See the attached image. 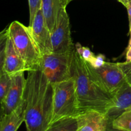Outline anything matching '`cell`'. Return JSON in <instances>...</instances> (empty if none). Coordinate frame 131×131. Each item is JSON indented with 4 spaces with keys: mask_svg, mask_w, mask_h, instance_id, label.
<instances>
[{
    "mask_svg": "<svg viewBox=\"0 0 131 131\" xmlns=\"http://www.w3.org/2000/svg\"><path fill=\"white\" fill-rule=\"evenodd\" d=\"M12 77L5 72V70L0 73V104L2 103L11 84Z\"/></svg>",
    "mask_w": 131,
    "mask_h": 131,
    "instance_id": "17",
    "label": "cell"
},
{
    "mask_svg": "<svg viewBox=\"0 0 131 131\" xmlns=\"http://www.w3.org/2000/svg\"><path fill=\"white\" fill-rule=\"evenodd\" d=\"M117 1H118V2L121 3L122 4V5H124V6H125V7H126V6H127V4H126V3H125V1H124V0H117Z\"/></svg>",
    "mask_w": 131,
    "mask_h": 131,
    "instance_id": "29",
    "label": "cell"
},
{
    "mask_svg": "<svg viewBox=\"0 0 131 131\" xmlns=\"http://www.w3.org/2000/svg\"><path fill=\"white\" fill-rule=\"evenodd\" d=\"M29 9V23L30 25L34 19L35 16L37 12L41 9L42 0H28Z\"/></svg>",
    "mask_w": 131,
    "mask_h": 131,
    "instance_id": "19",
    "label": "cell"
},
{
    "mask_svg": "<svg viewBox=\"0 0 131 131\" xmlns=\"http://www.w3.org/2000/svg\"><path fill=\"white\" fill-rule=\"evenodd\" d=\"M127 10L128 13V17H129V25L131 24V1H129L127 5Z\"/></svg>",
    "mask_w": 131,
    "mask_h": 131,
    "instance_id": "23",
    "label": "cell"
},
{
    "mask_svg": "<svg viewBox=\"0 0 131 131\" xmlns=\"http://www.w3.org/2000/svg\"><path fill=\"white\" fill-rule=\"evenodd\" d=\"M75 118L78 131H105L112 123L107 115L94 110L80 113Z\"/></svg>",
    "mask_w": 131,
    "mask_h": 131,
    "instance_id": "10",
    "label": "cell"
},
{
    "mask_svg": "<svg viewBox=\"0 0 131 131\" xmlns=\"http://www.w3.org/2000/svg\"><path fill=\"white\" fill-rule=\"evenodd\" d=\"M4 115H5V113H4V111H3V108L2 104H0V121H1V118H2Z\"/></svg>",
    "mask_w": 131,
    "mask_h": 131,
    "instance_id": "27",
    "label": "cell"
},
{
    "mask_svg": "<svg viewBox=\"0 0 131 131\" xmlns=\"http://www.w3.org/2000/svg\"><path fill=\"white\" fill-rule=\"evenodd\" d=\"M4 70L10 76L27 71L25 63L15 49L8 34L5 51Z\"/></svg>",
    "mask_w": 131,
    "mask_h": 131,
    "instance_id": "11",
    "label": "cell"
},
{
    "mask_svg": "<svg viewBox=\"0 0 131 131\" xmlns=\"http://www.w3.org/2000/svg\"><path fill=\"white\" fill-rule=\"evenodd\" d=\"M52 85L53 107L51 124L63 118L76 117L80 111L74 78L54 83Z\"/></svg>",
    "mask_w": 131,
    "mask_h": 131,
    "instance_id": "4",
    "label": "cell"
},
{
    "mask_svg": "<svg viewBox=\"0 0 131 131\" xmlns=\"http://www.w3.org/2000/svg\"><path fill=\"white\" fill-rule=\"evenodd\" d=\"M63 1H64V2H65V3H66V5H68V4H69V3H70V2H71V1H74V0H63Z\"/></svg>",
    "mask_w": 131,
    "mask_h": 131,
    "instance_id": "30",
    "label": "cell"
},
{
    "mask_svg": "<svg viewBox=\"0 0 131 131\" xmlns=\"http://www.w3.org/2000/svg\"><path fill=\"white\" fill-rule=\"evenodd\" d=\"M105 60H106L105 56H104L103 54H100L97 55V56L95 55V58H93V60H92L90 63H89L92 67L97 69V68L101 67V66H102V65L104 64V63L106 62Z\"/></svg>",
    "mask_w": 131,
    "mask_h": 131,
    "instance_id": "22",
    "label": "cell"
},
{
    "mask_svg": "<svg viewBox=\"0 0 131 131\" xmlns=\"http://www.w3.org/2000/svg\"><path fill=\"white\" fill-rule=\"evenodd\" d=\"M105 131H122V130H118V129L114 128L112 126V123H111V124H110V125H109L108 127L106 129V130Z\"/></svg>",
    "mask_w": 131,
    "mask_h": 131,
    "instance_id": "26",
    "label": "cell"
},
{
    "mask_svg": "<svg viewBox=\"0 0 131 131\" xmlns=\"http://www.w3.org/2000/svg\"><path fill=\"white\" fill-rule=\"evenodd\" d=\"M24 72L15 74L12 77L11 84L2 104L5 115L9 114L19 107L24 99L26 79Z\"/></svg>",
    "mask_w": 131,
    "mask_h": 131,
    "instance_id": "9",
    "label": "cell"
},
{
    "mask_svg": "<svg viewBox=\"0 0 131 131\" xmlns=\"http://www.w3.org/2000/svg\"><path fill=\"white\" fill-rule=\"evenodd\" d=\"M67 6L63 0H42L41 10L51 33L56 25L60 12Z\"/></svg>",
    "mask_w": 131,
    "mask_h": 131,
    "instance_id": "12",
    "label": "cell"
},
{
    "mask_svg": "<svg viewBox=\"0 0 131 131\" xmlns=\"http://www.w3.org/2000/svg\"><path fill=\"white\" fill-rule=\"evenodd\" d=\"M75 50L83 60L89 63L95 56L94 53L88 47L81 46L79 43H77L75 45Z\"/></svg>",
    "mask_w": 131,
    "mask_h": 131,
    "instance_id": "18",
    "label": "cell"
},
{
    "mask_svg": "<svg viewBox=\"0 0 131 131\" xmlns=\"http://www.w3.org/2000/svg\"><path fill=\"white\" fill-rule=\"evenodd\" d=\"M127 62H131V47L127 49L126 61Z\"/></svg>",
    "mask_w": 131,
    "mask_h": 131,
    "instance_id": "24",
    "label": "cell"
},
{
    "mask_svg": "<svg viewBox=\"0 0 131 131\" xmlns=\"http://www.w3.org/2000/svg\"><path fill=\"white\" fill-rule=\"evenodd\" d=\"M8 35V28H5V29H3V31H0V42L1 41L6 37Z\"/></svg>",
    "mask_w": 131,
    "mask_h": 131,
    "instance_id": "25",
    "label": "cell"
},
{
    "mask_svg": "<svg viewBox=\"0 0 131 131\" xmlns=\"http://www.w3.org/2000/svg\"><path fill=\"white\" fill-rule=\"evenodd\" d=\"M25 101L24 99L19 107L9 114L4 115L0 121V131H17L24 122Z\"/></svg>",
    "mask_w": 131,
    "mask_h": 131,
    "instance_id": "14",
    "label": "cell"
},
{
    "mask_svg": "<svg viewBox=\"0 0 131 131\" xmlns=\"http://www.w3.org/2000/svg\"><path fill=\"white\" fill-rule=\"evenodd\" d=\"M131 109V85L127 84L115 96V104L107 115L113 120L124 111Z\"/></svg>",
    "mask_w": 131,
    "mask_h": 131,
    "instance_id": "13",
    "label": "cell"
},
{
    "mask_svg": "<svg viewBox=\"0 0 131 131\" xmlns=\"http://www.w3.org/2000/svg\"><path fill=\"white\" fill-rule=\"evenodd\" d=\"M51 40L54 53H66L74 51L71 37L70 20L66 7L62 8L57 22L51 31Z\"/></svg>",
    "mask_w": 131,
    "mask_h": 131,
    "instance_id": "6",
    "label": "cell"
},
{
    "mask_svg": "<svg viewBox=\"0 0 131 131\" xmlns=\"http://www.w3.org/2000/svg\"><path fill=\"white\" fill-rule=\"evenodd\" d=\"M129 29H130V40H129V44H128V46H127V48H129V47H131V24H130V25H129Z\"/></svg>",
    "mask_w": 131,
    "mask_h": 131,
    "instance_id": "28",
    "label": "cell"
},
{
    "mask_svg": "<svg viewBox=\"0 0 131 131\" xmlns=\"http://www.w3.org/2000/svg\"><path fill=\"white\" fill-rule=\"evenodd\" d=\"M46 131H78L76 118L68 117L56 120L52 123Z\"/></svg>",
    "mask_w": 131,
    "mask_h": 131,
    "instance_id": "15",
    "label": "cell"
},
{
    "mask_svg": "<svg viewBox=\"0 0 131 131\" xmlns=\"http://www.w3.org/2000/svg\"><path fill=\"white\" fill-rule=\"evenodd\" d=\"M8 34L24 61L27 72L40 69L42 55L32 37L29 26L15 20L9 25Z\"/></svg>",
    "mask_w": 131,
    "mask_h": 131,
    "instance_id": "3",
    "label": "cell"
},
{
    "mask_svg": "<svg viewBox=\"0 0 131 131\" xmlns=\"http://www.w3.org/2000/svg\"><path fill=\"white\" fill-rule=\"evenodd\" d=\"M91 67L106 89L114 97L122 88L129 84L118 63L106 61L99 68L95 69L92 66Z\"/></svg>",
    "mask_w": 131,
    "mask_h": 131,
    "instance_id": "7",
    "label": "cell"
},
{
    "mask_svg": "<svg viewBox=\"0 0 131 131\" xmlns=\"http://www.w3.org/2000/svg\"><path fill=\"white\" fill-rule=\"evenodd\" d=\"M72 77L75 81L80 113L94 110L107 115L115 104V97L106 89L91 65L75 49Z\"/></svg>",
    "mask_w": 131,
    "mask_h": 131,
    "instance_id": "2",
    "label": "cell"
},
{
    "mask_svg": "<svg viewBox=\"0 0 131 131\" xmlns=\"http://www.w3.org/2000/svg\"><path fill=\"white\" fill-rule=\"evenodd\" d=\"M8 35L0 42V73L4 70V64H5V51H6V42H7Z\"/></svg>",
    "mask_w": 131,
    "mask_h": 131,
    "instance_id": "20",
    "label": "cell"
},
{
    "mask_svg": "<svg viewBox=\"0 0 131 131\" xmlns=\"http://www.w3.org/2000/svg\"><path fill=\"white\" fill-rule=\"evenodd\" d=\"M28 26L41 55L52 53L53 49L51 33L46 24L41 9L37 12L32 23Z\"/></svg>",
    "mask_w": 131,
    "mask_h": 131,
    "instance_id": "8",
    "label": "cell"
},
{
    "mask_svg": "<svg viewBox=\"0 0 131 131\" xmlns=\"http://www.w3.org/2000/svg\"><path fill=\"white\" fill-rule=\"evenodd\" d=\"M124 1H125V3H126V4H127V5L128 3H129L130 1H131V0H124Z\"/></svg>",
    "mask_w": 131,
    "mask_h": 131,
    "instance_id": "31",
    "label": "cell"
},
{
    "mask_svg": "<svg viewBox=\"0 0 131 131\" xmlns=\"http://www.w3.org/2000/svg\"><path fill=\"white\" fill-rule=\"evenodd\" d=\"M118 65L126 77L128 84L131 85V62L118 63Z\"/></svg>",
    "mask_w": 131,
    "mask_h": 131,
    "instance_id": "21",
    "label": "cell"
},
{
    "mask_svg": "<svg viewBox=\"0 0 131 131\" xmlns=\"http://www.w3.org/2000/svg\"><path fill=\"white\" fill-rule=\"evenodd\" d=\"M74 51L42 56L40 69L52 84L67 80L72 77Z\"/></svg>",
    "mask_w": 131,
    "mask_h": 131,
    "instance_id": "5",
    "label": "cell"
},
{
    "mask_svg": "<svg viewBox=\"0 0 131 131\" xmlns=\"http://www.w3.org/2000/svg\"><path fill=\"white\" fill-rule=\"evenodd\" d=\"M112 126L122 131H131V109L113 119Z\"/></svg>",
    "mask_w": 131,
    "mask_h": 131,
    "instance_id": "16",
    "label": "cell"
},
{
    "mask_svg": "<svg viewBox=\"0 0 131 131\" xmlns=\"http://www.w3.org/2000/svg\"><path fill=\"white\" fill-rule=\"evenodd\" d=\"M24 101L26 131H46L52 120L53 85L40 69L28 72Z\"/></svg>",
    "mask_w": 131,
    "mask_h": 131,
    "instance_id": "1",
    "label": "cell"
}]
</instances>
